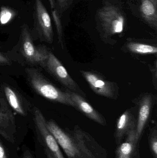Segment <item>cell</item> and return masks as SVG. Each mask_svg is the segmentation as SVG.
Wrapping results in <instances>:
<instances>
[{
  "mask_svg": "<svg viewBox=\"0 0 157 158\" xmlns=\"http://www.w3.org/2000/svg\"><path fill=\"white\" fill-rule=\"evenodd\" d=\"M47 126L68 158H107L106 150L79 126L65 131L53 120Z\"/></svg>",
  "mask_w": 157,
  "mask_h": 158,
  "instance_id": "1",
  "label": "cell"
},
{
  "mask_svg": "<svg viewBox=\"0 0 157 158\" xmlns=\"http://www.w3.org/2000/svg\"><path fill=\"white\" fill-rule=\"evenodd\" d=\"M26 73L29 85L37 94L52 102L75 107L67 91H62L57 88L38 69L27 68Z\"/></svg>",
  "mask_w": 157,
  "mask_h": 158,
  "instance_id": "2",
  "label": "cell"
},
{
  "mask_svg": "<svg viewBox=\"0 0 157 158\" xmlns=\"http://www.w3.org/2000/svg\"><path fill=\"white\" fill-rule=\"evenodd\" d=\"M96 18L98 25L106 36L120 34L124 31L125 15L122 9L117 5L105 4L98 10Z\"/></svg>",
  "mask_w": 157,
  "mask_h": 158,
  "instance_id": "3",
  "label": "cell"
},
{
  "mask_svg": "<svg viewBox=\"0 0 157 158\" xmlns=\"http://www.w3.org/2000/svg\"><path fill=\"white\" fill-rule=\"evenodd\" d=\"M21 53L27 62L32 65H39L44 68L49 52L45 46H36L33 42L31 31L27 24L21 28Z\"/></svg>",
  "mask_w": 157,
  "mask_h": 158,
  "instance_id": "4",
  "label": "cell"
},
{
  "mask_svg": "<svg viewBox=\"0 0 157 158\" xmlns=\"http://www.w3.org/2000/svg\"><path fill=\"white\" fill-rule=\"evenodd\" d=\"M34 122L39 141L43 147L48 158H65L60 146L48 129L47 121L37 108L34 111Z\"/></svg>",
  "mask_w": 157,
  "mask_h": 158,
  "instance_id": "5",
  "label": "cell"
},
{
  "mask_svg": "<svg viewBox=\"0 0 157 158\" xmlns=\"http://www.w3.org/2000/svg\"><path fill=\"white\" fill-rule=\"evenodd\" d=\"M33 15L34 29L40 40L52 43L53 32L51 19L41 0H35Z\"/></svg>",
  "mask_w": 157,
  "mask_h": 158,
  "instance_id": "6",
  "label": "cell"
},
{
  "mask_svg": "<svg viewBox=\"0 0 157 158\" xmlns=\"http://www.w3.org/2000/svg\"><path fill=\"white\" fill-rule=\"evenodd\" d=\"M44 68L49 74L64 86L67 87L68 90L81 95H85L79 85L71 77L66 69L52 52L49 53V57Z\"/></svg>",
  "mask_w": 157,
  "mask_h": 158,
  "instance_id": "7",
  "label": "cell"
},
{
  "mask_svg": "<svg viewBox=\"0 0 157 158\" xmlns=\"http://www.w3.org/2000/svg\"><path fill=\"white\" fill-rule=\"evenodd\" d=\"M80 72L90 88L97 94L108 98H115L116 89L113 82L105 80L95 72L85 71Z\"/></svg>",
  "mask_w": 157,
  "mask_h": 158,
  "instance_id": "8",
  "label": "cell"
},
{
  "mask_svg": "<svg viewBox=\"0 0 157 158\" xmlns=\"http://www.w3.org/2000/svg\"><path fill=\"white\" fill-rule=\"evenodd\" d=\"M71 97V99L77 108L86 116L95 122L102 125H106V121L104 117L98 112L89 104L81 95L73 91L66 90Z\"/></svg>",
  "mask_w": 157,
  "mask_h": 158,
  "instance_id": "9",
  "label": "cell"
},
{
  "mask_svg": "<svg viewBox=\"0 0 157 158\" xmlns=\"http://www.w3.org/2000/svg\"><path fill=\"white\" fill-rule=\"evenodd\" d=\"M136 121L131 111L127 110L117 121L115 130V141L117 145L121 143L132 131L135 130Z\"/></svg>",
  "mask_w": 157,
  "mask_h": 158,
  "instance_id": "10",
  "label": "cell"
},
{
  "mask_svg": "<svg viewBox=\"0 0 157 158\" xmlns=\"http://www.w3.org/2000/svg\"><path fill=\"white\" fill-rule=\"evenodd\" d=\"M153 102V96L151 94H147L144 96L140 102L135 128V136L137 141L140 140L150 118Z\"/></svg>",
  "mask_w": 157,
  "mask_h": 158,
  "instance_id": "11",
  "label": "cell"
},
{
  "mask_svg": "<svg viewBox=\"0 0 157 158\" xmlns=\"http://www.w3.org/2000/svg\"><path fill=\"white\" fill-rule=\"evenodd\" d=\"M138 142L135 136V130H134L118 145L116 150V158H138Z\"/></svg>",
  "mask_w": 157,
  "mask_h": 158,
  "instance_id": "12",
  "label": "cell"
},
{
  "mask_svg": "<svg viewBox=\"0 0 157 158\" xmlns=\"http://www.w3.org/2000/svg\"><path fill=\"white\" fill-rule=\"evenodd\" d=\"M15 130L14 118L10 110L0 108V135L6 141L14 143Z\"/></svg>",
  "mask_w": 157,
  "mask_h": 158,
  "instance_id": "13",
  "label": "cell"
},
{
  "mask_svg": "<svg viewBox=\"0 0 157 158\" xmlns=\"http://www.w3.org/2000/svg\"><path fill=\"white\" fill-rule=\"evenodd\" d=\"M140 13L146 23L154 29H157V2L153 0H141Z\"/></svg>",
  "mask_w": 157,
  "mask_h": 158,
  "instance_id": "14",
  "label": "cell"
},
{
  "mask_svg": "<svg viewBox=\"0 0 157 158\" xmlns=\"http://www.w3.org/2000/svg\"><path fill=\"white\" fill-rule=\"evenodd\" d=\"M4 92L9 106L18 114L26 116V112L19 95L9 85L4 86Z\"/></svg>",
  "mask_w": 157,
  "mask_h": 158,
  "instance_id": "15",
  "label": "cell"
},
{
  "mask_svg": "<svg viewBox=\"0 0 157 158\" xmlns=\"http://www.w3.org/2000/svg\"><path fill=\"white\" fill-rule=\"evenodd\" d=\"M126 47L130 52L138 54H156L157 52L156 46L139 43H128Z\"/></svg>",
  "mask_w": 157,
  "mask_h": 158,
  "instance_id": "16",
  "label": "cell"
},
{
  "mask_svg": "<svg viewBox=\"0 0 157 158\" xmlns=\"http://www.w3.org/2000/svg\"><path fill=\"white\" fill-rule=\"evenodd\" d=\"M16 10L10 6H2L0 7V24L5 25L12 21L17 16Z\"/></svg>",
  "mask_w": 157,
  "mask_h": 158,
  "instance_id": "17",
  "label": "cell"
},
{
  "mask_svg": "<svg viewBox=\"0 0 157 158\" xmlns=\"http://www.w3.org/2000/svg\"><path fill=\"white\" fill-rule=\"evenodd\" d=\"M52 10V15L54 21V24L57 30L59 41L63 46V30L62 24L61 20V16L57 12V10L54 8Z\"/></svg>",
  "mask_w": 157,
  "mask_h": 158,
  "instance_id": "18",
  "label": "cell"
},
{
  "mask_svg": "<svg viewBox=\"0 0 157 158\" xmlns=\"http://www.w3.org/2000/svg\"><path fill=\"white\" fill-rule=\"evenodd\" d=\"M149 144L150 150L154 158H157V130L156 126L150 131L149 136Z\"/></svg>",
  "mask_w": 157,
  "mask_h": 158,
  "instance_id": "19",
  "label": "cell"
},
{
  "mask_svg": "<svg viewBox=\"0 0 157 158\" xmlns=\"http://www.w3.org/2000/svg\"><path fill=\"white\" fill-rule=\"evenodd\" d=\"M74 1V0H56L55 9L61 17L71 6Z\"/></svg>",
  "mask_w": 157,
  "mask_h": 158,
  "instance_id": "20",
  "label": "cell"
},
{
  "mask_svg": "<svg viewBox=\"0 0 157 158\" xmlns=\"http://www.w3.org/2000/svg\"><path fill=\"white\" fill-rule=\"evenodd\" d=\"M150 69H151L152 75H153V80L154 86H155V88L157 89V67L156 60L155 61V64L153 66L150 67Z\"/></svg>",
  "mask_w": 157,
  "mask_h": 158,
  "instance_id": "21",
  "label": "cell"
},
{
  "mask_svg": "<svg viewBox=\"0 0 157 158\" xmlns=\"http://www.w3.org/2000/svg\"><path fill=\"white\" fill-rule=\"evenodd\" d=\"M10 61L9 58H7L4 55L0 52V65H7L10 64Z\"/></svg>",
  "mask_w": 157,
  "mask_h": 158,
  "instance_id": "22",
  "label": "cell"
},
{
  "mask_svg": "<svg viewBox=\"0 0 157 158\" xmlns=\"http://www.w3.org/2000/svg\"><path fill=\"white\" fill-rule=\"evenodd\" d=\"M0 108L5 110L9 109L5 99L0 96Z\"/></svg>",
  "mask_w": 157,
  "mask_h": 158,
  "instance_id": "23",
  "label": "cell"
},
{
  "mask_svg": "<svg viewBox=\"0 0 157 158\" xmlns=\"http://www.w3.org/2000/svg\"><path fill=\"white\" fill-rule=\"evenodd\" d=\"M0 158H7L5 150L0 142Z\"/></svg>",
  "mask_w": 157,
  "mask_h": 158,
  "instance_id": "24",
  "label": "cell"
},
{
  "mask_svg": "<svg viewBox=\"0 0 157 158\" xmlns=\"http://www.w3.org/2000/svg\"><path fill=\"white\" fill-rule=\"evenodd\" d=\"M49 2L50 5L51 10L54 9L55 7V4H56V0H49Z\"/></svg>",
  "mask_w": 157,
  "mask_h": 158,
  "instance_id": "25",
  "label": "cell"
},
{
  "mask_svg": "<svg viewBox=\"0 0 157 158\" xmlns=\"http://www.w3.org/2000/svg\"><path fill=\"white\" fill-rule=\"evenodd\" d=\"M32 158L31 157V156H30V155H29V154H26V155H25V156H24V158Z\"/></svg>",
  "mask_w": 157,
  "mask_h": 158,
  "instance_id": "26",
  "label": "cell"
},
{
  "mask_svg": "<svg viewBox=\"0 0 157 158\" xmlns=\"http://www.w3.org/2000/svg\"><path fill=\"white\" fill-rule=\"evenodd\" d=\"M153 1H155V2H157V0H153Z\"/></svg>",
  "mask_w": 157,
  "mask_h": 158,
  "instance_id": "27",
  "label": "cell"
}]
</instances>
